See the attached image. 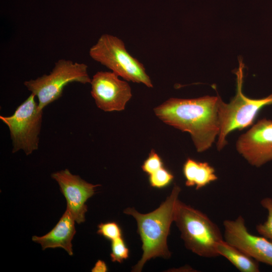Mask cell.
Wrapping results in <instances>:
<instances>
[{
	"mask_svg": "<svg viewBox=\"0 0 272 272\" xmlns=\"http://www.w3.org/2000/svg\"><path fill=\"white\" fill-rule=\"evenodd\" d=\"M236 149L252 166L259 167L271 161L272 120H259L238 138Z\"/></svg>",
	"mask_w": 272,
	"mask_h": 272,
	"instance_id": "30bf717a",
	"label": "cell"
},
{
	"mask_svg": "<svg viewBox=\"0 0 272 272\" xmlns=\"http://www.w3.org/2000/svg\"><path fill=\"white\" fill-rule=\"evenodd\" d=\"M88 68L84 63L60 59L55 63L49 74L26 81L24 85L37 97L39 107L43 109L62 96L64 87L68 84L74 82L90 84L92 79Z\"/></svg>",
	"mask_w": 272,
	"mask_h": 272,
	"instance_id": "8992f818",
	"label": "cell"
},
{
	"mask_svg": "<svg viewBox=\"0 0 272 272\" xmlns=\"http://www.w3.org/2000/svg\"><path fill=\"white\" fill-rule=\"evenodd\" d=\"M75 222L71 213L66 209L50 232L42 236H33L32 240L40 244L42 250L60 247L65 250L70 255H72V241L76 232Z\"/></svg>",
	"mask_w": 272,
	"mask_h": 272,
	"instance_id": "7c38bea8",
	"label": "cell"
},
{
	"mask_svg": "<svg viewBox=\"0 0 272 272\" xmlns=\"http://www.w3.org/2000/svg\"><path fill=\"white\" fill-rule=\"evenodd\" d=\"M224 239L258 262L272 266V242L264 237L250 233L244 218L239 215L234 220L223 222Z\"/></svg>",
	"mask_w": 272,
	"mask_h": 272,
	"instance_id": "9c48e42d",
	"label": "cell"
},
{
	"mask_svg": "<svg viewBox=\"0 0 272 272\" xmlns=\"http://www.w3.org/2000/svg\"><path fill=\"white\" fill-rule=\"evenodd\" d=\"M185 185L195 186L198 190L218 179L215 169L207 162H201L188 158L183 166Z\"/></svg>",
	"mask_w": 272,
	"mask_h": 272,
	"instance_id": "4fadbf2b",
	"label": "cell"
},
{
	"mask_svg": "<svg viewBox=\"0 0 272 272\" xmlns=\"http://www.w3.org/2000/svg\"><path fill=\"white\" fill-rule=\"evenodd\" d=\"M149 176L151 186L157 188L168 186L174 179L173 175L164 166Z\"/></svg>",
	"mask_w": 272,
	"mask_h": 272,
	"instance_id": "2e32d148",
	"label": "cell"
},
{
	"mask_svg": "<svg viewBox=\"0 0 272 272\" xmlns=\"http://www.w3.org/2000/svg\"><path fill=\"white\" fill-rule=\"evenodd\" d=\"M51 176L58 184L66 200V209L76 222H84L87 212L86 202L95 193L96 187L100 185L88 183L80 176L71 173L67 169L53 173Z\"/></svg>",
	"mask_w": 272,
	"mask_h": 272,
	"instance_id": "8fae6325",
	"label": "cell"
},
{
	"mask_svg": "<svg viewBox=\"0 0 272 272\" xmlns=\"http://www.w3.org/2000/svg\"><path fill=\"white\" fill-rule=\"evenodd\" d=\"M174 222L187 249L205 258L219 256L217 247L223 234L207 215L179 200Z\"/></svg>",
	"mask_w": 272,
	"mask_h": 272,
	"instance_id": "3957f363",
	"label": "cell"
},
{
	"mask_svg": "<svg viewBox=\"0 0 272 272\" xmlns=\"http://www.w3.org/2000/svg\"><path fill=\"white\" fill-rule=\"evenodd\" d=\"M181 188L174 185L170 194L155 210L147 214L138 212L133 208L123 211L137 221L138 232L142 242L143 254L141 259L132 267V271H142L146 262L157 257L169 258L171 253L167 245L170 227L174 220L176 205Z\"/></svg>",
	"mask_w": 272,
	"mask_h": 272,
	"instance_id": "7a4b0ae2",
	"label": "cell"
},
{
	"mask_svg": "<svg viewBox=\"0 0 272 272\" xmlns=\"http://www.w3.org/2000/svg\"><path fill=\"white\" fill-rule=\"evenodd\" d=\"M97 233L110 241L122 237L121 229L118 224L115 222L100 223L98 225Z\"/></svg>",
	"mask_w": 272,
	"mask_h": 272,
	"instance_id": "ac0fdd59",
	"label": "cell"
},
{
	"mask_svg": "<svg viewBox=\"0 0 272 272\" xmlns=\"http://www.w3.org/2000/svg\"><path fill=\"white\" fill-rule=\"evenodd\" d=\"M219 256H222L241 272H259L258 262L224 240L217 247Z\"/></svg>",
	"mask_w": 272,
	"mask_h": 272,
	"instance_id": "5bb4252c",
	"label": "cell"
},
{
	"mask_svg": "<svg viewBox=\"0 0 272 272\" xmlns=\"http://www.w3.org/2000/svg\"><path fill=\"white\" fill-rule=\"evenodd\" d=\"M91 57L127 81L153 85L144 65L126 50L121 39L111 34H102L90 49Z\"/></svg>",
	"mask_w": 272,
	"mask_h": 272,
	"instance_id": "5b68a950",
	"label": "cell"
},
{
	"mask_svg": "<svg viewBox=\"0 0 272 272\" xmlns=\"http://www.w3.org/2000/svg\"><path fill=\"white\" fill-rule=\"evenodd\" d=\"M220 96L171 98L154 109L163 122L190 133L198 152L209 149L220 130Z\"/></svg>",
	"mask_w": 272,
	"mask_h": 272,
	"instance_id": "6da1fadb",
	"label": "cell"
},
{
	"mask_svg": "<svg viewBox=\"0 0 272 272\" xmlns=\"http://www.w3.org/2000/svg\"><path fill=\"white\" fill-rule=\"evenodd\" d=\"M35 97L31 93L13 114L0 116L9 129L13 153L23 150L29 155L38 149L43 109L39 107Z\"/></svg>",
	"mask_w": 272,
	"mask_h": 272,
	"instance_id": "52a82bcc",
	"label": "cell"
},
{
	"mask_svg": "<svg viewBox=\"0 0 272 272\" xmlns=\"http://www.w3.org/2000/svg\"><path fill=\"white\" fill-rule=\"evenodd\" d=\"M163 166L161 157L154 150L152 149L148 158L144 162L142 169L144 172L149 175Z\"/></svg>",
	"mask_w": 272,
	"mask_h": 272,
	"instance_id": "d6986e66",
	"label": "cell"
},
{
	"mask_svg": "<svg viewBox=\"0 0 272 272\" xmlns=\"http://www.w3.org/2000/svg\"><path fill=\"white\" fill-rule=\"evenodd\" d=\"M108 270V267L106 263L101 260H98L92 268V272H106Z\"/></svg>",
	"mask_w": 272,
	"mask_h": 272,
	"instance_id": "ffe728a7",
	"label": "cell"
},
{
	"mask_svg": "<svg viewBox=\"0 0 272 272\" xmlns=\"http://www.w3.org/2000/svg\"><path fill=\"white\" fill-rule=\"evenodd\" d=\"M242 58H239V66L234 73L236 76V93L229 103L221 99L219 107L220 130L217 147L221 150L227 144L226 137L232 131L242 129L252 124L260 110L272 104V94L261 99L247 97L242 92L243 69Z\"/></svg>",
	"mask_w": 272,
	"mask_h": 272,
	"instance_id": "277c9868",
	"label": "cell"
},
{
	"mask_svg": "<svg viewBox=\"0 0 272 272\" xmlns=\"http://www.w3.org/2000/svg\"><path fill=\"white\" fill-rule=\"evenodd\" d=\"M261 206L267 211L266 220L256 226L257 232L272 242V198L266 197L260 201Z\"/></svg>",
	"mask_w": 272,
	"mask_h": 272,
	"instance_id": "9a60e30c",
	"label": "cell"
},
{
	"mask_svg": "<svg viewBox=\"0 0 272 272\" xmlns=\"http://www.w3.org/2000/svg\"><path fill=\"white\" fill-rule=\"evenodd\" d=\"M111 241L110 257L112 262L121 263L129 256V249L122 237Z\"/></svg>",
	"mask_w": 272,
	"mask_h": 272,
	"instance_id": "e0dca14e",
	"label": "cell"
},
{
	"mask_svg": "<svg viewBox=\"0 0 272 272\" xmlns=\"http://www.w3.org/2000/svg\"><path fill=\"white\" fill-rule=\"evenodd\" d=\"M90 84L91 94L97 106L105 112L124 110L132 97L128 83L112 72H97Z\"/></svg>",
	"mask_w": 272,
	"mask_h": 272,
	"instance_id": "ba28073f",
	"label": "cell"
}]
</instances>
